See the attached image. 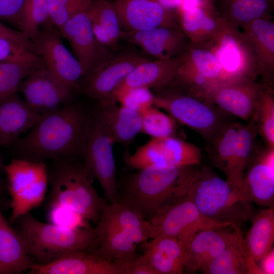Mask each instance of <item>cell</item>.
<instances>
[{
	"label": "cell",
	"instance_id": "6da1fadb",
	"mask_svg": "<svg viewBox=\"0 0 274 274\" xmlns=\"http://www.w3.org/2000/svg\"><path fill=\"white\" fill-rule=\"evenodd\" d=\"M92 112L71 101L42 116L12 145L17 158L37 161L83 158Z\"/></svg>",
	"mask_w": 274,
	"mask_h": 274
},
{
	"label": "cell",
	"instance_id": "7a4b0ae2",
	"mask_svg": "<svg viewBox=\"0 0 274 274\" xmlns=\"http://www.w3.org/2000/svg\"><path fill=\"white\" fill-rule=\"evenodd\" d=\"M199 166H150L137 169L118 187V202L149 220L188 193L199 173Z\"/></svg>",
	"mask_w": 274,
	"mask_h": 274
},
{
	"label": "cell",
	"instance_id": "3957f363",
	"mask_svg": "<svg viewBox=\"0 0 274 274\" xmlns=\"http://www.w3.org/2000/svg\"><path fill=\"white\" fill-rule=\"evenodd\" d=\"M48 172L50 208L64 209L97 224L108 201L99 195L92 185L93 178L83 159L52 161Z\"/></svg>",
	"mask_w": 274,
	"mask_h": 274
},
{
	"label": "cell",
	"instance_id": "277c9868",
	"mask_svg": "<svg viewBox=\"0 0 274 274\" xmlns=\"http://www.w3.org/2000/svg\"><path fill=\"white\" fill-rule=\"evenodd\" d=\"M159 88L154 94V106L196 132L205 143L232 121L231 116L221 111L207 93L191 86L172 80Z\"/></svg>",
	"mask_w": 274,
	"mask_h": 274
},
{
	"label": "cell",
	"instance_id": "5b68a950",
	"mask_svg": "<svg viewBox=\"0 0 274 274\" xmlns=\"http://www.w3.org/2000/svg\"><path fill=\"white\" fill-rule=\"evenodd\" d=\"M20 218L17 232L35 264H47L76 250L89 251L95 244L94 228L44 223L29 213Z\"/></svg>",
	"mask_w": 274,
	"mask_h": 274
},
{
	"label": "cell",
	"instance_id": "8992f818",
	"mask_svg": "<svg viewBox=\"0 0 274 274\" xmlns=\"http://www.w3.org/2000/svg\"><path fill=\"white\" fill-rule=\"evenodd\" d=\"M188 194L204 216L218 223L239 226L252 215L250 202H233L232 188L207 166H201Z\"/></svg>",
	"mask_w": 274,
	"mask_h": 274
},
{
	"label": "cell",
	"instance_id": "52a82bcc",
	"mask_svg": "<svg viewBox=\"0 0 274 274\" xmlns=\"http://www.w3.org/2000/svg\"><path fill=\"white\" fill-rule=\"evenodd\" d=\"M11 197V219L16 220L40 206L49 183L44 161L14 158L4 165Z\"/></svg>",
	"mask_w": 274,
	"mask_h": 274
},
{
	"label": "cell",
	"instance_id": "ba28073f",
	"mask_svg": "<svg viewBox=\"0 0 274 274\" xmlns=\"http://www.w3.org/2000/svg\"><path fill=\"white\" fill-rule=\"evenodd\" d=\"M218 59L226 84L258 77L253 49L239 27L224 20L217 32L207 42Z\"/></svg>",
	"mask_w": 274,
	"mask_h": 274
},
{
	"label": "cell",
	"instance_id": "9c48e42d",
	"mask_svg": "<svg viewBox=\"0 0 274 274\" xmlns=\"http://www.w3.org/2000/svg\"><path fill=\"white\" fill-rule=\"evenodd\" d=\"M114 144L106 122L97 110L93 113L83 160L90 176L97 179L107 200L111 203L118 202V194Z\"/></svg>",
	"mask_w": 274,
	"mask_h": 274
},
{
	"label": "cell",
	"instance_id": "30bf717a",
	"mask_svg": "<svg viewBox=\"0 0 274 274\" xmlns=\"http://www.w3.org/2000/svg\"><path fill=\"white\" fill-rule=\"evenodd\" d=\"M202 152L201 148L178 136L152 138L138 146L133 154L125 151L124 160L127 167L136 170L150 166L200 165Z\"/></svg>",
	"mask_w": 274,
	"mask_h": 274
},
{
	"label": "cell",
	"instance_id": "8fae6325",
	"mask_svg": "<svg viewBox=\"0 0 274 274\" xmlns=\"http://www.w3.org/2000/svg\"><path fill=\"white\" fill-rule=\"evenodd\" d=\"M53 23L43 26L30 40L35 54L56 78L75 92L86 76L76 59L63 44Z\"/></svg>",
	"mask_w": 274,
	"mask_h": 274
},
{
	"label": "cell",
	"instance_id": "7c38bea8",
	"mask_svg": "<svg viewBox=\"0 0 274 274\" xmlns=\"http://www.w3.org/2000/svg\"><path fill=\"white\" fill-rule=\"evenodd\" d=\"M149 221L154 226L155 236L162 235L176 237L185 247L200 231L231 226L229 223L217 222L204 216L188 193Z\"/></svg>",
	"mask_w": 274,
	"mask_h": 274
},
{
	"label": "cell",
	"instance_id": "4fadbf2b",
	"mask_svg": "<svg viewBox=\"0 0 274 274\" xmlns=\"http://www.w3.org/2000/svg\"><path fill=\"white\" fill-rule=\"evenodd\" d=\"M149 59L132 51L112 53L85 76L81 91L99 104L104 102L136 66Z\"/></svg>",
	"mask_w": 274,
	"mask_h": 274
},
{
	"label": "cell",
	"instance_id": "5bb4252c",
	"mask_svg": "<svg viewBox=\"0 0 274 274\" xmlns=\"http://www.w3.org/2000/svg\"><path fill=\"white\" fill-rule=\"evenodd\" d=\"M18 91L27 104L41 116L72 101L75 92L44 65L32 70L21 83Z\"/></svg>",
	"mask_w": 274,
	"mask_h": 274
},
{
	"label": "cell",
	"instance_id": "9a60e30c",
	"mask_svg": "<svg viewBox=\"0 0 274 274\" xmlns=\"http://www.w3.org/2000/svg\"><path fill=\"white\" fill-rule=\"evenodd\" d=\"M232 199L235 202L245 200L273 208L274 148H258L240 187L232 189Z\"/></svg>",
	"mask_w": 274,
	"mask_h": 274
},
{
	"label": "cell",
	"instance_id": "2e32d148",
	"mask_svg": "<svg viewBox=\"0 0 274 274\" xmlns=\"http://www.w3.org/2000/svg\"><path fill=\"white\" fill-rule=\"evenodd\" d=\"M271 85H273L246 79L218 86L210 90L207 95L224 113L248 121Z\"/></svg>",
	"mask_w": 274,
	"mask_h": 274
},
{
	"label": "cell",
	"instance_id": "e0dca14e",
	"mask_svg": "<svg viewBox=\"0 0 274 274\" xmlns=\"http://www.w3.org/2000/svg\"><path fill=\"white\" fill-rule=\"evenodd\" d=\"M86 11L73 16L58 30L69 42L86 76L112 53L96 39Z\"/></svg>",
	"mask_w": 274,
	"mask_h": 274
},
{
	"label": "cell",
	"instance_id": "ac0fdd59",
	"mask_svg": "<svg viewBox=\"0 0 274 274\" xmlns=\"http://www.w3.org/2000/svg\"><path fill=\"white\" fill-rule=\"evenodd\" d=\"M115 6L123 30L142 31L158 27L180 30L175 13L157 0H124Z\"/></svg>",
	"mask_w": 274,
	"mask_h": 274
},
{
	"label": "cell",
	"instance_id": "d6986e66",
	"mask_svg": "<svg viewBox=\"0 0 274 274\" xmlns=\"http://www.w3.org/2000/svg\"><path fill=\"white\" fill-rule=\"evenodd\" d=\"M121 40L139 46L146 54L159 59L185 55L191 43L182 31L167 27L122 30Z\"/></svg>",
	"mask_w": 274,
	"mask_h": 274
},
{
	"label": "cell",
	"instance_id": "ffe728a7",
	"mask_svg": "<svg viewBox=\"0 0 274 274\" xmlns=\"http://www.w3.org/2000/svg\"><path fill=\"white\" fill-rule=\"evenodd\" d=\"M175 15L180 30L195 44H202L210 40L223 20L211 0H198L183 5Z\"/></svg>",
	"mask_w": 274,
	"mask_h": 274
},
{
	"label": "cell",
	"instance_id": "44dd1931",
	"mask_svg": "<svg viewBox=\"0 0 274 274\" xmlns=\"http://www.w3.org/2000/svg\"><path fill=\"white\" fill-rule=\"evenodd\" d=\"M227 227L200 231L187 243L182 260L184 272L199 271L223 251L234 237L232 228Z\"/></svg>",
	"mask_w": 274,
	"mask_h": 274
},
{
	"label": "cell",
	"instance_id": "7402d4cb",
	"mask_svg": "<svg viewBox=\"0 0 274 274\" xmlns=\"http://www.w3.org/2000/svg\"><path fill=\"white\" fill-rule=\"evenodd\" d=\"M184 56L167 59H149L136 66L118 85L105 102H114L115 97L132 88H160L175 77Z\"/></svg>",
	"mask_w": 274,
	"mask_h": 274
},
{
	"label": "cell",
	"instance_id": "603a6c76",
	"mask_svg": "<svg viewBox=\"0 0 274 274\" xmlns=\"http://www.w3.org/2000/svg\"><path fill=\"white\" fill-rule=\"evenodd\" d=\"M32 274H122L112 261L88 251L76 250L44 265L34 264Z\"/></svg>",
	"mask_w": 274,
	"mask_h": 274
},
{
	"label": "cell",
	"instance_id": "cb8c5ba5",
	"mask_svg": "<svg viewBox=\"0 0 274 274\" xmlns=\"http://www.w3.org/2000/svg\"><path fill=\"white\" fill-rule=\"evenodd\" d=\"M252 45L258 76L273 85L274 22L272 16L260 18L241 27Z\"/></svg>",
	"mask_w": 274,
	"mask_h": 274
},
{
	"label": "cell",
	"instance_id": "d4e9b609",
	"mask_svg": "<svg viewBox=\"0 0 274 274\" xmlns=\"http://www.w3.org/2000/svg\"><path fill=\"white\" fill-rule=\"evenodd\" d=\"M42 116L33 111L15 92L0 102V146L14 144L29 131Z\"/></svg>",
	"mask_w": 274,
	"mask_h": 274
},
{
	"label": "cell",
	"instance_id": "484cf974",
	"mask_svg": "<svg viewBox=\"0 0 274 274\" xmlns=\"http://www.w3.org/2000/svg\"><path fill=\"white\" fill-rule=\"evenodd\" d=\"M231 227L233 241L199 271L206 274H263L245 247L240 226L232 224Z\"/></svg>",
	"mask_w": 274,
	"mask_h": 274
},
{
	"label": "cell",
	"instance_id": "4316f807",
	"mask_svg": "<svg viewBox=\"0 0 274 274\" xmlns=\"http://www.w3.org/2000/svg\"><path fill=\"white\" fill-rule=\"evenodd\" d=\"M94 230L95 242L89 252L112 262L136 253L137 244L104 215H101Z\"/></svg>",
	"mask_w": 274,
	"mask_h": 274
},
{
	"label": "cell",
	"instance_id": "83f0119b",
	"mask_svg": "<svg viewBox=\"0 0 274 274\" xmlns=\"http://www.w3.org/2000/svg\"><path fill=\"white\" fill-rule=\"evenodd\" d=\"M184 249L177 238L159 235L145 243L143 255L156 274H181Z\"/></svg>",
	"mask_w": 274,
	"mask_h": 274
},
{
	"label": "cell",
	"instance_id": "f1b7e54d",
	"mask_svg": "<svg viewBox=\"0 0 274 274\" xmlns=\"http://www.w3.org/2000/svg\"><path fill=\"white\" fill-rule=\"evenodd\" d=\"M86 11L97 40L110 50L116 49L123 30L115 4L92 0Z\"/></svg>",
	"mask_w": 274,
	"mask_h": 274
},
{
	"label": "cell",
	"instance_id": "f546056e",
	"mask_svg": "<svg viewBox=\"0 0 274 274\" xmlns=\"http://www.w3.org/2000/svg\"><path fill=\"white\" fill-rule=\"evenodd\" d=\"M35 264L18 232L9 224L0 210V274H18Z\"/></svg>",
	"mask_w": 274,
	"mask_h": 274
},
{
	"label": "cell",
	"instance_id": "4dcf8cb0",
	"mask_svg": "<svg viewBox=\"0 0 274 274\" xmlns=\"http://www.w3.org/2000/svg\"><path fill=\"white\" fill-rule=\"evenodd\" d=\"M117 102L99 104L97 110L106 122L115 143L127 146L142 133V115Z\"/></svg>",
	"mask_w": 274,
	"mask_h": 274
},
{
	"label": "cell",
	"instance_id": "1f68e13d",
	"mask_svg": "<svg viewBox=\"0 0 274 274\" xmlns=\"http://www.w3.org/2000/svg\"><path fill=\"white\" fill-rule=\"evenodd\" d=\"M246 124L239 122L236 146L226 181L235 190L242 183L244 175L253 161L258 147L257 128L254 119L250 117Z\"/></svg>",
	"mask_w": 274,
	"mask_h": 274
},
{
	"label": "cell",
	"instance_id": "d6a6232c",
	"mask_svg": "<svg viewBox=\"0 0 274 274\" xmlns=\"http://www.w3.org/2000/svg\"><path fill=\"white\" fill-rule=\"evenodd\" d=\"M216 11L227 23L241 27L262 17L271 16L273 0H211Z\"/></svg>",
	"mask_w": 274,
	"mask_h": 274
},
{
	"label": "cell",
	"instance_id": "836d02e7",
	"mask_svg": "<svg viewBox=\"0 0 274 274\" xmlns=\"http://www.w3.org/2000/svg\"><path fill=\"white\" fill-rule=\"evenodd\" d=\"M101 215L116 224L137 245L156 235L154 226L149 220L142 218L128 206L120 202H108Z\"/></svg>",
	"mask_w": 274,
	"mask_h": 274
},
{
	"label": "cell",
	"instance_id": "e575fe53",
	"mask_svg": "<svg viewBox=\"0 0 274 274\" xmlns=\"http://www.w3.org/2000/svg\"><path fill=\"white\" fill-rule=\"evenodd\" d=\"M274 208H268L258 213L244 237L246 249L258 262L273 248L274 241Z\"/></svg>",
	"mask_w": 274,
	"mask_h": 274
},
{
	"label": "cell",
	"instance_id": "d590c367",
	"mask_svg": "<svg viewBox=\"0 0 274 274\" xmlns=\"http://www.w3.org/2000/svg\"><path fill=\"white\" fill-rule=\"evenodd\" d=\"M239 122L233 121L227 124L209 142L206 143V150L213 165L228 175L233 158Z\"/></svg>",
	"mask_w": 274,
	"mask_h": 274
},
{
	"label": "cell",
	"instance_id": "8d00e7d4",
	"mask_svg": "<svg viewBox=\"0 0 274 274\" xmlns=\"http://www.w3.org/2000/svg\"><path fill=\"white\" fill-rule=\"evenodd\" d=\"M185 59L206 80L210 90L226 84L222 66L215 54L207 46L190 43L185 55Z\"/></svg>",
	"mask_w": 274,
	"mask_h": 274
},
{
	"label": "cell",
	"instance_id": "74e56055",
	"mask_svg": "<svg viewBox=\"0 0 274 274\" xmlns=\"http://www.w3.org/2000/svg\"><path fill=\"white\" fill-rule=\"evenodd\" d=\"M51 23L48 0H25L17 28L26 38L31 40L41 28Z\"/></svg>",
	"mask_w": 274,
	"mask_h": 274
},
{
	"label": "cell",
	"instance_id": "f35d334b",
	"mask_svg": "<svg viewBox=\"0 0 274 274\" xmlns=\"http://www.w3.org/2000/svg\"><path fill=\"white\" fill-rule=\"evenodd\" d=\"M44 65L43 62H0V102L18 92L19 87L33 68Z\"/></svg>",
	"mask_w": 274,
	"mask_h": 274
},
{
	"label": "cell",
	"instance_id": "ab89813d",
	"mask_svg": "<svg viewBox=\"0 0 274 274\" xmlns=\"http://www.w3.org/2000/svg\"><path fill=\"white\" fill-rule=\"evenodd\" d=\"M251 117L255 121L258 133L266 146L274 148L273 85L265 90Z\"/></svg>",
	"mask_w": 274,
	"mask_h": 274
},
{
	"label": "cell",
	"instance_id": "60d3db41",
	"mask_svg": "<svg viewBox=\"0 0 274 274\" xmlns=\"http://www.w3.org/2000/svg\"><path fill=\"white\" fill-rule=\"evenodd\" d=\"M141 115L142 133L155 139L177 136V123L170 115L163 113L154 106Z\"/></svg>",
	"mask_w": 274,
	"mask_h": 274
},
{
	"label": "cell",
	"instance_id": "b9f144b4",
	"mask_svg": "<svg viewBox=\"0 0 274 274\" xmlns=\"http://www.w3.org/2000/svg\"><path fill=\"white\" fill-rule=\"evenodd\" d=\"M92 0H48L50 17L59 29L78 13L86 11Z\"/></svg>",
	"mask_w": 274,
	"mask_h": 274
},
{
	"label": "cell",
	"instance_id": "7bdbcfd3",
	"mask_svg": "<svg viewBox=\"0 0 274 274\" xmlns=\"http://www.w3.org/2000/svg\"><path fill=\"white\" fill-rule=\"evenodd\" d=\"M154 94L150 88L146 87L132 88L125 90L117 95L114 102L141 114L149 108L153 106Z\"/></svg>",
	"mask_w": 274,
	"mask_h": 274
},
{
	"label": "cell",
	"instance_id": "ee69618b",
	"mask_svg": "<svg viewBox=\"0 0 274 274\" xmlns=\"http://www.w3.org/2000/svg\"><path fill=\"white\" fill-rule=\"evenodd\" d=\"M3 61L42 62L39 56L22 45L0 39V62Z\"/></svg>",
	"mask_w": 274,
	"mask_h": 274
},
{
	"label": "cell",
	"instance_id": "f6af8a7d",
	"mask_svg": "<svg viewBox=\"0 0 274 274\" xmlns=\"http://www.w3.org/2000/svg\"><path fill=\"white\" fill-rule=\"evenodd\" d=\"M113 262L122 274H156L143 254H135Z\"/></svg>",
	"mask_w": 274,
	"mask_h": 274
},
{
	"label": "cell",
	"instance_id": "bcb514c9",
	"mask_svg": "<svg viewBox=\"0 0 274 274\" xmlns=\"http://www.w3.org/2000/svg\"><path fill=\"white\" fill-rule=\"evenodd\" d=\"M25 0H0V21L17 28L19 17Z\"/></svg>",
	"mask_w": 274,
	"mask_h": 274
},
{
	"label": "cell",
	"instance_id": "7dc6e473",
	"mask_svg": "<svg viewBox=\"0 0 274 274\" xmlns=\"http://www.w3.org/2000/svg\"><path fill=\"white\" fill-rule=\"evenodd\" d=\"M0 39H6L20 44L35 53L32 44L29 39L19 30L7 26L1 21Z\"/></svg>",
	"mask_w": 274,
	"mask_h": 274
},
{
	"label": "cell",
	"instance_id": "c3c4849f",
	"mask_svg": "<svg viewBox=\"0 0 274 274\" xmlns=\"http://www.w3.org/2000/svg\"><path fill=\"white\" fill-rule=\"evenodd\" d=\"M257 262L263 274L274 273V250L273 248Z\"/></svg>",
	"mask_w": 274,
	"mask_h": 274
},
{
	"label": "cell",
	"instance_id": "681fc988",
	"mask_svg": "<svg viewBox=\"0 0 274 274\" xmlns=\"http://www.w3.org/2000/svg\"><path fill=\"white\" fill-rule=\"evenodd\" d=\"M168 10L175 13L183 4L184 0H157Z\"/></svg>",
	"mask_w": 274,
	"mask_h": 274
},
{
	"label": "cell",
	"instance_id": "f907efd6",
	"mask_svg": "<svg viewBox=\"0 0 274 274\" xmlns=\"http://www.w3.org/2000/svg\"><path fill=\"white\" fill-rule=\"evenodd\" d=\"M124 0H116L115 4V5H119L120 4H121Z\"/></svg>",
	"mask_w": 274,
	"mask_h": 274
},
{
	"label": "cell",
	"instance_id": "816d5d0a",
	"mask_svg": "<svg viewBox=\"0 0 274 274\" xmlns=\"http://www.w3.org/2000/svg\"><path fill=\"white\" fill-rule=\"evenodd\" d=\"M3 165L2 164V159H1V157H0V169L2 168V167H3Z\"/></svg>",
	"mask_w": 274,
	"mask_h": 274
},
{
	"label": "cell",
	"instance_id": "f5cc1de1",
	"mask_svg": "<svg viewBox=\"0 0 274 274\" xmlns=\"http://www.w3.org/2000/svg\"></svg>",
	"mask_w": 274,
	"mask_h": 274
}]
</instances>
